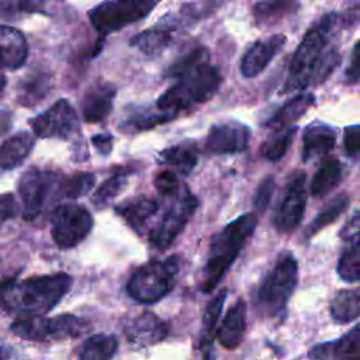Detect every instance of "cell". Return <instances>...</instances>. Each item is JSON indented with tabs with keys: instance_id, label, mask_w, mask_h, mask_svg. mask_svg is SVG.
<instances>
[{
	"instance_id": "obj_24",
	"label": "cell",
	"mask_w": 360,
	"mask_h": 360,
	"mask_svg": "<svg viewBox=\"0 0 360 360\" xmlns=\"http://www.w3.org/2000/svg\"><path fill=\"white\" fill-rule=\"evenodd\" d=\"M34 135L30 132H17L0 145V167L10 170L20 166L34 148Z\"/></svg>"
},
{
	"instance_id": "obj_40",
	"label": "cell",
	"mask_w": 360,
	"mask_h": 360,
	"mask_svg": "<svg viewBox=\"0 0 360 360\" xmlns=\"http://www.w3.org/2000/svg\"><path fill=\"white\" fill-rule=\"evenodd\" d=\"M44 0H0V18H13L21 13H35L41 10Z\"/></svg>"
},
{
	"instance_id": "obj_22",
	"label": "cell",
	"mask_w": 360,
	"mask_h": 360,
	"mask_svg": "<svg viewBox=\"0 0 360 360\" xmlns=\"http://www.w3.org/2000/svg\"><path fill=\"white\" fill-rule=\"evenodd\" d=\"M159 202L146 195L129 198L115 207V211L136 232H141L146 222L158 212Z\"/></svg>"
},
{
	"instance_id": "obj_39",
	"label": "cell",
	"mask_w": 360,
	"mask_h": 360,
	"mask_svg": "<svg viewBox=\"0 0 360 360\" xmlns=\"http://www.w3.org/2000/svg\"><path fill=\"white\" fill-rule=\"evenodd\" d=\"M127 184V174L125 173H117L101 183V186L96 190L93 194V202L97 207L107 205L114 197H117L122 188Z\"/></svg>"
},
{
	"instance_id": "obj_11",
	"label": "cell",
	"mask_w": 360,
	"mask_h": 360,
	"mask_svg": "<svg viewBox=\"0 0 360 360\" xmlns=\"http://www.w3.org/2000/svg\"><path fill=\"white\" fill-rule=\"evenodd\" d=\"M307 205V176L297 170L288 177L281 198L273 215V224L278 232H292L301 222Z\"/></svg>"
},
{
	"instance_id": "obj_1",
	"label": "cell",
	"mask_w": 360,
	"mask_h": 360,
	"mask_svg": "<svg viewBox=\"0 0 360 360\" xmlns=\"http://www.w3.org/2000/svg\"><path fill=\"white\" fill-rule=\"evenodd\" d=\"M347 27L350 25L345 14L328 13L321 17L305 32L295 49L281 93L305 90L326 80L340 62V53L335 44L336 34Z\"/></svg>"
},
{
	"instance_id": "obj_48",
	"label": "cell",
	"mask_w": 360,
	"mask_h": 360,
	"mask_svg": "<svg viewBox=\"0 0 360 360\" xmlns=\"http://www.w3.org/2000/svg\"><path fill=\"white\" fill-rule=\"evenodd\" d=\"M208 354L210 352L207 350H201V349H197V354L194 356L193 360H208Z\"/></svg>"
},
{
	"instance_id": "obj_21",
	"label": "cell",
	"mask_w": 360,
	"mask_h": 360,
	"mask_svg": "<svg viewBox=\"0 0 360 360\" xmlns=\"http://www.w3.org/2000/svg\"><path fill=\"white\" fill-rule=\"evenodd\" d=\"M246 302L242 298L228 309L217 330V339L225 349H235L242 342L246 330Z\"/></svg>"
},
{
	"instance_id": "obj_7",
	"label": "cell",
	"mask_w": 360,
	"mask_h": 360,
	"mask_svg": "<svg viewBox=\"0 0 360 360\" xmlns=\"http://www.w3.org/2000/svg\"><path fill=\"white\" fill-rule=\"evenodd\" d=\"M10 329L21 339L46 342L79 338L91 329V323L83 318L69 314L53 318H44L42 315H25L17 318L11 323Z\"/></svg>"
},
{
	"instance_id": "obj_50",
	"label": "cell",
	"mask_w": 360,
	"mask_h": 360,
	"mask_svg": "<svg viewBox=\"0 0 360 360\" xmlns=\"http://www.w3.org/2000/svg\"><path fill=\"white\" fill-rule=\"evenodd\" d=\"M0 360H1V350H0Z\"/></svg>"
},
{
	"instance_id": "obj_38",
	"label": "cell",
	"mask_w": 360,
	"mask_h": 360,
	"mask_svg": "<svg viewBox=\"0 0 360 360\" xmlns=\"http://www.w3.org/2000/svg\"><path fill=\"white\" fill-rule=\"evenodd\" d=\"M96 183V177L93 173H76L59 183V193L66 198H77L87 194Z\"/></svg>"
},
{
	"instance_id": "obj_33",
	"label": "cell",
	"mask_w": 360,
	"mask_h": 360,
	"mask_svg": "<svg viewBox=\"0 0 360 360\" xmlns=\"http://www.w3.org/2000/svg\"><path fill=\"white\" fill-rule=\"evenodd\" d=\"M174 117L176 115L160 111V110L155 112L153 110H149V108H136L121 122L120 128L121 131H125V132H139V131L153 128L159 124L167 122Z\"/></svg>"
},
{
	"instance_id": "obj_9",
	"label": "cell",
	"mask_w": 360,
	"mask_h": 360,
	"mask_svg": "<svg viewBox=\"0 0 360 360\" xmlns=\"http://www.w3.org/2000/svg\"><path fill=\"white\" fill-rule=\"evenodd\" d=\"M195 208V195L188 190V187L181 186L180 191L174 195L172 205L165 211L160 221L149 232L150 245L159 250L167 249L183 232Z\"/></svg>"
},
{
	"instance_id": "obj_13",
	"label": "cell",
	"mask_w": 360,
	"mask_h": 360,
	"mask_svg": "<svg viewBox=\"0 0 360 360\" xmlns=\"http://www.w3.org/2000/svg\"><path fill=\"white\" fill-rule=\"evenodd\" d=\"M58 180L59 179L55 173L37 167L27 170L21 176L18 181V193L22 202L24 219L31 221L39 215Z\"/></svg>"
},
{
	"instance_id": "obj_30",
	"label": "cell",
	"mask_w": 360,
	"mask_h": 360,
	"mask_svg": "<svg viewBox=\"0 0 360 360\" xmlns=\"http://www.w3.org/2000/svg\"><path fill=\"white\" fill-rule=\"evenodd\" d=\"M228 295V290H221L205 307V311L202 314L201 319V329H200V338H198V346L197 349L210 352L214 333L217 332V325L224 308L225 298Z\"/></svg>"
},
{
	"instance_id": "obj_43",
	"label": "cell",
	"mask_w": 360,
	"mask_h": 360,
	"mask_svg": "<svg viewBox=\"0 0 360 360\" xmlns=\"http://www.w3.org/2000/svg\"><path fill=\"white\" fill-rule=\"evenodd\" d=\"M343 150L350 159H360V125L346 127L343 134Z\"/></svg>"
},
{
	"instance_id": "obj_16",
	"label": "cell",
	"mask_w": 360,
	"mask_h": 360,
	"mask_svg": "<svg viewBox=\"0 0 360 360\" xmlns=\"http://www.w3.org/2000/svg\"><path fill=\"white\" fill-rule=\"evenodd\" d=\"M309 360H360V323L343 336L315 345L308 352Z\"/></svg>"
},
{
	"instance_id": "obj_34",
	"label": "cell",
	"mask_w": 360,
	"mask_h": 360,
	"mask_svg": "<svg viewBox=\"0 0 360 360\" xmlns=\"http://www.w3.org/2000/svg\"><path fill=\"white\" fill-rule=\"evenodd\" d=\"M349 246L342 252L336 273L339 278L345 283H359L360 281V236L353 238L347 242Z\"/></svg>"
},
{
	"instance_id": "obj_14",
	"label": "cell",
	"mask_w": 360,
	"mask_h": 360,
	"mask_svg": "<svg viewBox=\"0 0 360 360\" xmlns=\"http://www.w3.org/2000/svg\"><path fill=\"white\" fill-rule=\"evenodd\" d=\"M250 142V129L242 122L226 121L211 127L205 148L211 153L229 155L245 152Z\"/></svg>"
},
{
	"instance_id": "obj_26",
	"label": "cell",
	"mask_w": 360,
	"mask_h": 360,
	"mask_svg": "<svg viewBox=\"0 0 360 360\" xmlns=\"http://www.w3.org/2000/svg\"><path fill=\"white\" fill-rule=\"evenodd\" d=\"M329 308L336 323H349L360 318V287L339 290L333 295Z\"/></svg>"
},
{
	"instance_id": "obj_32",
	"label": "cell",
	"mask_w": 360,
	"mask_h": 360,
	"mask_svg": "<svg viewBox=\"0 0 360 360\" xmlns=\"http://www.w3.org/2000/svg\"><path fill=\"white\" fill-rule=\"evenodd\" d=\"M349 204H350V200H349L347 194H339L335 198H332L330 201H328L322 207V210L315 215L312 222L307 226L305 239H311L319 231H322L325 226L335 222L346 211Z\"/></svg>"
},
{
	"instance_id": "obj_44",
	"label": "cell",
	"mask_w": 360,
	"mask_h": 360,
	"mask_svg": "<svg viewBox=\"0 0 360 360\" xmlns=\"http://www.w3.org/2000/svg\"><path fill=\"white\" fill-rule=\"evenodd\" d=\"M346 82L350 84H359L360 83V41L356 42L352 51L350 62L346 69Z\"/></svg>"
},
{
	"instance_id": "obj_27",
	"label": "cell",
	"mask_w": 360,
	"mask_h": 360,
	"mask_svg": "<svg viewBox=\"0 0 360 360\" xmlns=\"http://www.w3.org/2000/svg\"><path fill=\"white\" fill-rule=\"evenodd\" d=\"M298 8V0H260L253 6V18L257 25H270L278 22Z\"/></svg>"
},
{
	"instance_id": "obj_2",
	"label": "cell",
	"mask_w": 360,
	"mask_h": 360,
	"mask_svg": "<svg viewBox=\"0 0 360 360\" xmlns=\"http://www.w3.org/2000/svg\"><path fill=\"white\" fill-rule=\"evenodd\" d=\"M70 285L72 277L66 273L6 280L0 283V307L21 316L42 315L60 301Z\"/></svg>"
},
{
	"instance_id": "obj_23",
	"label": "cell",
	"mask_w": 360,
	"mask_h": 360,
	"mask_svg": "<svg viewBox=\"0 0 360 360\" xmlns=\"http://www.w3.org/2000/svg\"><path fill=\"white\" fill-rule=\"evenodd\" d=\"M314 101H315V96L312 93L304 91L297 94L290 101L283 104L266 121V127L273 131H277V129H283L294 125V122H297L308 111V108L314 105Z\"/></svg>"
},
{
	"instance_id": "obj_18",
	"label": "cell",
	"mask_w": 360,
	"mask_h": 360,
	"mask_svg": "<svg viewBox=\"0 0 360 360\" xmlns=\"http://www.w3.org/2000/svg\"><path fill=\"white\" fill-rule=\"evenodd\" d=\"M336 131L319 121L309 124L302 134V160L309 162L325 158L335 146Z\"/></svg>"
},
{
	"instance_id": "obj_46",
	"label": "cell",
	"mask_w": 360,
	"mask_h": 360,
	"mask_svg": "<svg viewBox=\"0 0 360 360\" xmlns=\"http://www.w3.org/2000/svg\"><path fill=\"white\" fill-rule=\"evenodd\" d=\"M17 202L13 194H0V226L15 215Z\"/></svg>"
},
{
	"instance_id": "obj_20",
	"label": "cell",
	"mask_w": 360,
	"mask_h": 360,
	"mask_svg": "<svg viewBox=\"0 0 360 360\" xmlns=\"http://www.w3.org/2000/svg\"><path fill=\"white\" fill-rule=\"evenodd\" d=\"M115 87L110 83L100 82L91 86L83 100V118L90 124L103 121L112 108V100L115 97Z\"/></svg>"
},
{
	"instance_id": "obj_25",
	"label": "cell",
	"mask_w": 360,
	"mask_h": 360,
	"mask_svg": "<svg viewBox=\"0 0 360 360\" xmlns=\"http://www.w3.org/2000/svg\"><path fill=\"white\" fill-rule=\"evenodd\" d=\"M172 38H173V27L167 24L165 25L160 24L158 27L145 30L138 35L132 37L129 44L131 46L136 48L142 53L155 56L162 53L169 46V44L172 42Z\"/></svg>"
},
{
	"instance_id": "obj_6",
	"label": "cell",
	"mask_w": 360,
	"mask_h": 360,
	"mask_svg": "<svg viewBox=\"0 0 360 360\" xmlns=\"http://www.w3.org/2000/svg\"><path fill=\"white\" fill-rule=\"evenodd\" d=\"M179 257L150 260L138 267L127 283V292L138 302L153 304L166 297L174 287Z\"/></svg>"
},
{
	"instance_id": "obj_15",
	"label": "cell",
	"mask_w": 360,
	"mask_h": 360,
	"mask_svg": "<svg viewBox=\"0 0 360 360\" xmlns=\"http://www.w3.org/2000/svg\"><path fill=\"white\" fill-rule=\"evenodd\" d=\"M285 41V35L274 34L269 38L255 42L245 52L240 60V73L245 77H256L257 75H260L274 59V56L283 49Z\"/></svg>"
},
{
	"instance_id": "obj_35",
	"label": "cell",
	"mask_w": 360,
	"mask_h": 360,
	"mask_svg": "<svg viewBox=\"0 0 360 360\" xmlns=\"http://www.w3.org/2000/svg\"><path fill=\"white\" fill-rule=\"evenodd\" d=\"M118 340L112 335H93L82 346L79 360H111Z\"/></svg>"
},
{
	"instance_id": "obj_12",
	"label": "cell",
	"mask_w": 360,
	"mask_h": 360,
	"mask_svg": "<svg viewBox=\"0 0 360 360\" xmlns=\"http://www.w3.org/2000/svg\"><path fill=\"white\" fill-rule=\"evenodd\" d=\"M32 132L38 138L68 139L79 129V118L66 98H59L44 112L30 120Z\"/></svg>"
},
{
	"instance_id": "obj_3",
	"label": "cell",
	"mask_w": 360,
	"mask_h": 360,
	"mask_svg": "<svg viewBox=\"0 0 360 360\" xmlns=\"http://www.w3.org/2000/svg\"><path fill=\"white\" fill-rule=\"evenodd\" d=\"M257 218L253 212H246L228 224L211 240L208 257L201 271L200 290L212 291L233 264L239 252L253 235Z\"/></svg>"
},
{
	"instance_id": "obj_45",
	"label": "cell",
	"mask_w": 360,
	"mask_h": 360,
	"mask_svg": "<svg viewBox=\"0 0 360 360\" xmlns=\"http://www.w3.org/2000/svg\"><path fill=\"white\" fill-rule=\"evenodd\" d=\"M339 236L345 240L349 242L356 236H360V210H357L349 219L347 222L342 226Z\"/></svg>"
},
{
	"instance_id": "obj_5",
	"label": "cell",
	"mask_w": 360,
	"mask_h": 360,
	"mask_svg": "<svg viewBox=\"0 0 360 360\" xmlns=\"http://www.w3.org/2000/svg\"><path fill=\"white\" fill-rule=\"evenodd\" d=\"M298 283V263L291 253H284L267 273L257 290V307L267 318L284 312Z\"/></svg>"
},
{
	"instance_id": "obj_17",
	"label": "cell",
	"mask_w": 360,
	"mask_h": 360,
	"mask_svg": "<svg viewBox=\"0 0 360 360\" xmlns=\"http://www.w3.org/2000/svg\"><path fill=\"white\" fill-rule=\"evenodd\" d=\"M127 339L136 347H146L162 342L167 336V325L153 312H142L124 328Z\"/></svg>"
},
{
	"instance_id": "obj_10",
	"label": "cell",
	"mask_w": 360,
	"mask_h": 360,
	"mask_svg": "<svg viewBox=\"0 0 360 360\" xmlns=\"http://www.w3.org/2000/svg\"><path fill=\"white\" fill-rule=\"evenodd\" d=\"M93 228L91 214L77 204H62L56 207L51 218V235L60 249L79 245Z\"/></svg>"
},
{
	"instance_id": "obj_28",
	"label": "cell",
	"mask_w": 360,
	"mask_h": 360,
	"mask_svg": "<svg viewBox=\"0 0 360 360\" xmlns=\"http://www.w3.org/2000/svg\"><path fill=\"white\" fill-rule=\"evenodd\" d=\"M158 160L160 165L173 167V172L177 174H190L197 166L198 156L191 145L183 142L163 149L159 153Z\"/></svg>"
},
{
	"instance_id": "obj_8",
	"label": "cell",
	"mask_w": 360,
	"mask_h": 360,
	"mask_svg": "<svg viewBox=\"0 0 360 360\" xmlns=\"http://www.w3.org/2000/svg\"><path fill=\"white\" fill-rule=\"evenodd\" d=\"M160 0H103L89 11L94 30L105 37L145 18Z\"/></svg>"
},
{
	"instance_id": "obj_37",
	"label": "cell",
	"mask_w": 360,
	"mask_h": 360,
	"mask_svg": "<svg viewBox=\"0 0 360 360\" xmlns=\"http://www.w3.org/2000/svg\"><path fill=\"white\" fill-rule=\"evenodd\" d=\"M208 59H210L208 49L204 46H198V48L190 51L188 53H186L184 56H181L174 63H172L165 75H166V77L180 79L184 75L190 73L197 66H200L201 63H205Z\"/></svg>"
},
{
	"instance_id": "obj_41",
	"label": "cell",
	"mask_w": 360,
	"mask_h": 360,
	"mask_svg": "<svg viewBox=\"0 0 360 360\" xmlns=\"http://www.w3.org/2000/svg\"><path fill=\"white\" fill-rule=\"evenodd\" d=\"M155 187L159 191L160 195L163 197H174L183 184H180L177 173L173 170H163L156 174L155 180Z\"/></svg>"
},
{
	"instance_id": "obj_49",
	"label": "cell",
	"mask_w": 360,
	"mask_h": 360,
	"mask_svg": "<svg viewBox=\"0 0 360 360\" xmlns=\"http://www.w3.org/2000/svg\"><path fill=\"white\" fill-rule=\"evenodd\" d=\"M6 84H7V79H6V76H4V75H1V73H0V97H1V96H3V93H4Z\"/></svg>"
},
{
	"instance_id": "obj_31",
	"label": "cell",
	"mask_w": 360,
	"mask_h": 360,
	"mask_svg": "<svg viewBox=\"0 0 360 360\" xmlns=\"http://www.w3.org/2000/svg\"><path fill=\"white\" fill-rule=\"evenodd\" d=\"M52 77L46 72H31L27 75L18 87V101L24 105L39 103L51 90Z\"/></svg>"
},
{
	"instance_id": "obj_29",
	"label": "cell",
	"mask_w": 360,
	"mask_h": 360,
	"mask_svg": "<svg viewBox=\"0 0 360 360\" xmlns=\"http://www.w3.org/2000/svg\"><path fill=\"white\" fill-rule=\"evenodd\" d=\"M342 173H343V169L338 159L335 158L325 159L311 180V184H309L311 195L325 197L326 194H329L340 183L343 176Z\"/></svg>"
},
{
	"instance_id": "obj_19",
	"label": "cell",
	"mask_w": 360,
	"mask_h": 360,
	"mask_svg": "<svg viewBox=\"0 0 360 360\" xmlns=\"http://www.w3.org/2000/svg\"><path fill=\"white\" fill-rule=\"evenodd\" d=\"M28 45L22 32L0 24V69L15 70L25 63Z\"/></svg>"
},
{
	"instance_id": "obj_42",
	"label": "cell",
	"mask_w": 360,
	"mask_h": 360,
	"mask_svg": "<svg viewBox=\"0 0 360 360\" xmlns=\"http://www.w3.org/2000/svg\"><path fill=\"white\" fill-rule=\"evenodd\" d=\"M274 188H276V181H274L273 176H267L259 183L255 197H253V205L257 212L262 214L266 211V208L269 207V202L273 197Z\"/></svg>"
},
{
	"instance_id": "obj_47",
	"label": "cell",
	"mask_w": 360,
	"mask_h": 360,
	"mask_svg": "<svg viewBox=\"0 0 360 360\" xmlns=\"http://www.w3.org/2000/svg\"><path fill=\"white\" fill-rule=\"evenodd\" d=\"M91 142L98 153L107 156L112 149V136L108 134H97L91 138Z\"/></svg>"
},
{
	"instance_id": "obj_4",
	"label": "cell",
	"mask_w": 360,
	"mask_h": 360,
	"mask_svg": "<svg viewBox=\"0 0 360 360\" xmlns=\"http://www.w3.org/2000/svg\"><path fill=\"white\" fill-rule=\"evenodd\" d=\"M221 73L217 68L201 63L190 73L177 79L156 101V108L173 115L177 112L194 108L211 100L221 86Z\"/></svg>"
},
{
	"instance_id": "obj_36",
	"label": "cell",
	"mask_w": 360,
	"mask_h": 360,
	"mask_svg": "<svg viewBox=\"0 0 360 360\" xmlns=\"http://www.w3.org/2000/svg\"><path fill=\"white\" fill-rule=\"evenodd\" d=\"M295 134H297L295 125L273 131V134L260 146L262 156L271 162L280 160L291 146Z\"/></svg>"
}]
</instances>
